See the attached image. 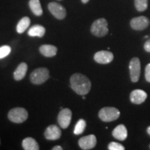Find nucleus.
<instances>
[{
	"label": "nucleus",
	"mask_w": 150,
	"mask_h": 150,
	"mask_svg": "<svg viewBox=\"0 0 150 150\" xmlns=\"http://www.w3.org/2000/svg\"><path fill=\"white\" fill-rule=\"evenodd\" d=\"M70 85L73 91L79 95H86L91 89V82L85 75L76 73L70 77Z\"/></svg>",
	"instance_id": "f257e3e1"
},
{
	"label": "nucleus",
	"mask_w": 150,
	"mask_h": 150,
	"mask_svg": "<svg viewBox=\"0 0 150 150\" xmlns=\"http://www.w3.org/2000/svg\"><path fill=\"white\" fill-rule=\"evenodd\" d=\"M91 31L97 37H104L108 32V22L105 18H99L92 24Z\"/></svg>",
	"instance_id": "f03ea898"
},
{
	"label": "nucleus",
	"mask_w": 150,
	"mask_h": 150,
	"mask_svg": "<svg viewBox=\"0 0 150 150\" xmlns=\"http://www.w3.org/2000/svg\"><path fill=\"white\" fill-rule=\"evenodd\" d=\"M50 72L45 67H40L35 69L30 75V80L31 83L35 85H40L46 81L50 77Z\"/></svg>",
	"instance_id": "7ed1b4c3"
},
{
	"label": "nucleus",
	"mask_w": 150,
	"mask_h": 150,
	"mask_svg": "<svg viewBox=\"0 0 150 150\" xmlns=\"http://www.w3.org/2000/svg\"><path fill=\"white\" fill-rule=\"evenodd\" d=\"M120 115V112L117 108L114 107H104L99 110V117L102 121L112 122L118 119Z\"/></svg>",
	"instance_id": "20e7f679"
},
{
	"label": "nucleus",
	"mask_w": 150,
	"mask_h": 150,
	"mask_svg": "<svg viewBox=\"0 0 150 150\" xmlns=\"http://www.w3.org/2000/svg\"><path fill=\"white\" fill-rule=\"evenodd\" d=\"M8 117L14 123H22L27 120L28 112L24 108H14L8 112Z\"/></svg>",
	"instance_id": "39448f33"
},
{
	"label": "nucleus",
	"mask_w": 150,
	"mask_h": 150,
	"mask_svg": "<svg viewBox=\"0 0 150 150\" xmlns=\"http://www.w3.org/2000/svg\"><path fill=\"white\" fill-rule=\"evenodd\" d=\"M129 72L130 77L133 82L138 81L140 75V62L138 58L135 57L131 59L129 63Z\"/></svg>",
	"instance_id": "423d86ee"
},
{
	"label": "nucleus",
	"mask_w": 150,
	"mask_h": 150,
	"mask_svg": "<svg viewBox=\"0 0 150 150\" xmlns=\"http://www.w3.org/2000/svg\"><path fill=\"white\" fill-rule=\"evenodd\" d=\"M72 119V111L69 108H63L58 115V122L62 129H67Z\"/></svg>",
	"instance_id": "0eeeda50"
},
{
	"label": "nucleus",
	"mask_w": 150,
	"mask_h": 150,
	"mask_svg": "<svg viewBox=\"0 0 150 150\" xmlns=\"http://www.w3.org/2000/svg\"><path fill=\"white\" fill-rule=\"evenodd\" d=\"M50 13L58 20H63L66 16V10L61 4L56 2H50L48 4Z\"/></svg>",
	"instance_id": "6e6552de"
},
{
	"label": "nucleus",
	"mask_w": 150,
	"mask_h": 150,
	"mask_svg": "<svg viewBox=\"0 0 150 150\" xmlns=\"http://www.w3.org/2000/svg\"><path fill=\"white\" fill-rule=\"evenodd\" d=\"M149 20L145 16H139L134 18L130 22L131 27L136 31L145 29L149 25Z\"/></svg>",
	"instance_id": "1a4fd4ad"
},
{
	"label": "nucleus",
	"mask_w": 150,
	"mask_h": 150,
	"mask_svg": "<svg viewBox=\"0 0 150 150\" xmlns=\"http://www.w3.org/2000/svg\"><path fill=\"white\" fill-rule=\"evenodd\" d=\"M79 145L83 150L93 149L97 144V138L95 135H88L81 138L79 140Z\"/></svg>",
	"instance_id": "9d476101"
},
{
	"label": "nucleus",
	"mask_w": 150,
	"mask_h": 150,
	"mask_svg": "<svg viewBox=\"0 0 150 150\" xmlns=\"http://www.w3.org/2000/svg\"><path fill=\"white\" fill-rule=\"evenodd\" d=\"M113 54L108 51H99L95 53L94 60L99 64H108L113 60Z\"/></svg>",
	"instance_id": "9b49d317"
},
{
	"label": "nucleus",
	"mask_w": 150,
	"mask_h": 150,
	"mask_svg": "<svg viewBox=\"0 0 150 150\" xmlns=\"http://www.w3.org/2000/svg\"><path fill=\"white\" fill-rule=\"evenodd\" d=\"M45 137L49 140H56L61 138V131L58 126L55 125H50L45 131Z\"/></svg>",
	"instance_id": "f8f14e48"
},
{
	"label": "nucleus",
	"mask_w": 150,
	"mask_h": 150,
	"mask_svg": "<svg viewBox=\"0 0 150 150\" xmlns=\"http://www.w3.org/2000/svg\"><path fill=\"white\" fill-rule=\"evenodd\" d=\"M147 94L142 90H134L130 94V100L133 104H140L145 101Z\"/></svg>",
	"instance_id": "ddd939ff"
},
{
	"label": "nucleus",
	"mask_w": 150,
	"mask_h": 150,
	"mask_svg": "<svg viewBox=\"0 0 150 150\" xmlns=\"http://www.w3.org/2000/svg\"><path fill=\"white\" fill-rule=\"evenodd\" d=\"M112 135L114 138L118 140H121V141L125 140L127 138V135H128L126 127L124 125H118L113 129Z\"/></svg>",
	"instance_id": "4468645a"
},
{
	"label": "nucleus",
	"mask_w": 150,
	"mask_h": 150,
	"mask_svg": "<svg viewBox=\"0 0 150 150\" xmlns=\"http://www.w3.org/2000/svg\"><path fill=\"white\" fill-rule=\"evenodd\" d=\"M39 51L45 57H53L57 53V48L52 45H43L40 47Z\"/></svg>",
	"instance_id": "2eb2a0df"
},
{
	"label": "nucleus",
	"mask_w": 150,
	"mask_h": 150,
	"mask_svg": "<svg viewBox=\"0 0 150 150\" xmlns=\"http://www.w3.org/2000/svg\"><path fill=\"white\" fill-rule=\"evenodd\" d=\"M28 66L26 63H21L15 70L13 76L16 81H20L25 76L27 72Z\"/></svg>",
	"instance_id": "dca6fc26"
},
{
	"label": "nucleus",
	"mask_w": 150,
	"mask_h": 150,
	"mask_svg": "<svg viewBox=\"0 0 150 150\" xmlns=\"http://www.w3.org/2000/svg\"><path fill=\"white\" fill-rule=\"evenodd\" d=\"M22 145L23 149L25 150H38L40 149L36 140L34 138H30V137L24 138Z\"/></svg>",
	"instance_id": "f3484780"
},
{
	"label": "nucleus",
	"mask_w": 150,
	"mask_h": 150,
	"mask_svg": "<svg viewBox=\"0 0 150 150\" xmlns=\"http://www.w3.org/2000/svg\"><path fill=\"white\" fill-rule=\"evenodd\" d=\"M45 33V28L39 24H35L30 28L28 31V35L31 37H42Z\"/></svg>",
	"instance_id": "a211bd4d"
},
{
	"label": "nucleus",
	"mask_w": 150,
	"mask_h": 150,
	"mask_svg": "<svg viewBox=\"0 0 150 150\" xmlns=\"http://www.w3.org/2000/svg\"><path fill=\"white\" fill-rule=\"evenodd\" d=\"M29 8L35 16H41L43 13L42 6H41L40 0H29Z\"/></svg>",
	"instance_id": "6ab92c4d"
},
{
	"label": "nucleus",
	"mask_w": 150,
	"mask_h": 150,
	"mask_svg": "<svg viewBox=\"0 0 150 150\" xmlns=\"http://www.w3.org/2000/svg\"><path fill=\"white\" fill-rule=\"evenodd\" d=\"M30 23H31V20H30L29 17L22 18L17 24V32L18 33H24L26 31V29H27V28L29 27Z\"/></svg>",
	"instance_id": "aec40b11"
},
{
	"label": "nucleus",
	"mask_w": 150,
	"mask_h": 150,
	"mask_svg": "<svg viewBox=\"0 0 150 150\" xmlns=\"http://www.w3.org/2000/svg\"><path fill=\"white\" fill-rule=\"evenodd\" d=\"M86 127V122L83 119H81L77 122L74 127V134L76 135H81L83 134Z\"/></svg>",
	"instance_id": "412c9836"
},
{
	"label": "nucleus",
	"mask_w": 150,
	"mask_h": 150,
	"mask_svg": "<svg viewBox=\"0 0 150 150\" xmlns=\"http://www.w3.org/2000/svg\"><path fill=\"white\" fill-rule=\"evenodd\" d=\"M135 6L139 12L145 11L148 7V0H134Z\"/></svg>",
	"instance_id": "4be33fe9"
},
{
	"label": "nucleus",
	"mask_w": 150,
	"mask_h": 150,
	"mask_svg": "<svg viewBox=\"0 0 150 150\" xmlns=\"http://www.w3.org/2000/svg\"><path fill=\"white\" fill-rule=\"evenodd\" d=\"M11 52V48L8 45L0 47V59H4L9 55Z\"/></svg>",
	"instance_id": "5701e85b"
},
{
	"label": "nucleus",
	"mask_w": 150,
	"mask_h": 150,
	"mask_svg": "<svg viewBox=\"0 0 150 150\" xmlns=\"http://www.w3.org/2000/svg\"><path fill=\"white\" fill-rule=\"evenodd\" d=\"M108 149L109 150H125V147L121 144L115 142H111L108 145Z\"/></svg>",
	"instance_id": "b1692460"
},
{
	"label": "nucleus",
	"mask_w": 150,
	"mask_h": 150,
	"mask_svg": "<svg viewBox=\"0 0 150 150\" xmlns=\"http://www.w3.org/2000/svg\"><path fill=\"white\" fill-rule=\"evenodd\" d=\"M145 76L146 81L150 83V63L147 64V66L145 67Z\"/></svg>",
	"instance_id": "393cba45"
},
{
	"label": "nucleus",
	"mask_w": 150,
	"mask_h": 150,
	"mask_svg": "<svg viewBox=\"0 0 150 150\" xmlns=\"http://www.w3.org/2000/svg\"><path fill=\"white\" fill-rule=\"evenodd\" d=\"M144 49L147 52H150V38L145 42L144 45Z\"/></svg>",
	"instance_id": "a878e982"
},
{
	"label": "nucleus",
	"mask_w": 150,
	"mask_h": 150,
	"mask_svg": "<svg viewBox=\"0 0 150 150\" xmlns=\"http://www.w3.org/2000/svg\"><path fill=\"white\" fill-rule=\"evenodd\" d=\"M62 149H63V148H62L61 146H55V147L52 148V150H62Z\"/></svg>",
	"instance_id": "bb28decb"
},
{
	"label": "nucleus",
	"mask_w": 150,
	"mask_h": 150,
	"mask_svg": "<svg viewBox=\"0 0 150 150\" xmlns=\"http://www.w3.org/2000/svg\"><path fill=\"white\" fill-rule=\"evenodd\" d=\"M89 1H90V0H81L82 3H83V4H87Z\"/></svg>",
	"instance_id": "cd10ccee"
},
{
	"label": "nucleus",
	"mask_w": 150,
	"mask_h": 150,
	"mask_svg": "<svg viewBox=\"0 0 150 150\" xmlns=\"http://www.w3.org/2000/svg\"><path fill=\"white\" fill-rule=\"evenodd\" d=\"M147 134H149V136H150V126L147 128Z\"/></svg>",
	"instance_id": "c85d7f7f"
},
{
	"label": "nucleus",
	"mask_w": 150,
	"mask_h": 150,
	"mask_svg": "<svg viewBox=\"0 0 150 150\" xmlns=\"http://www.w3.org/2000/svg\"><path fill=\"white\" fill-rule=\"evenodd\" d=\"M0 142H1V141H0Z\"/></svg>",
	"instance_id": "c756f323"
}]
</instances>
